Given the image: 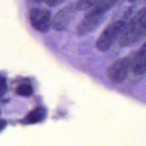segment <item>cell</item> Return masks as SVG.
<instances>
[{
  "mask_svg": "<svg viewBox=\"0 0 146 146\" xmlns=\"http://www.w3.org/2000/svg\"><path fill=\"white\" fill-rule=\"evenodd\" d=\"M118 0H97L77 27L78 35L84 36L94 31L104 19L107 11Z\"/></svg>",
  "mask_w": 146,
  "mask_h": 146,
  "instance_id": "obj_1",
  "label": "cell"
},
{
  "mask_svg": "<svg viewBox=\"0 0 146 146\" xmlns=\"http://www.w3.org/2000/svg\"><path fill=\"white\" fill-rule=\"evenodd\" d=\"M146 31V11L145 8L138 11L136 15L125 25L119 36L121 46H131L143 38Z\"/></svg>",
  "mask_w": 146,
  "mask_h": 146,
  "instance_id": "obj_2",
  "label": "cell"
},
{
  "mask_svg": "<svg viewBox=\"0 0 146 146\" xmlns=\"http://www.w3.org/2000/svg\"><path fill=\"white\" fill-rule=\"evenodd\" d=\"M125 25L124 21H116L108 25L97 39L96 46L98 50L103 52L108 51L119 37Z\"/></svg>",
  "mask_w": 146,
  "mask_h": 146,
  "instance_id": "obj_3",
  "label": "cell"
},
{
  "mask_svg": "<svg viewBox=\"0 0 146 146\" xmlns=\"http://www.w3.org/2000/svg\"><path fill=\"white\" fill-rule=\"evenodd\" d=\"M131 68V60L128 57L118 58L107 68L108 79L113 83H121L125 81Z\"/></svg>",
  "mask_w": 146,
  "mask_h": 146,
  "instance_id": "obj_4",
  "label": "cell"
},
{
  "mask_svg": "<svg viewBox=\"0 0 146 146\" xmlns=\"http://www.w3.org/2000/svg\"><path fill=\"white\" fill-rule=\"evenodd\" d=\"M29 21L33 28L41 33L49 30L51 25V12L45 8H32L29 11Z\"/></svg>",
  "mask_w": 146,
  "mask_h": 146,
  "instance_id": "obj_5",
  "label": "cell"
},
{
  "mask_svg": "<svg viewBox=\"0 0 146 146\" xmlns=\"http://www.w3.org/2000/svg\"><path fill=\"white\" fill-rule=\"evenodd\" d=\"M76 11L75 4H69L61 9L51 20L53 28L57 31L66 29L74 19Z\"/></svg>",
  "mask_w": 146,
  "mask_h": 146,
  "instance_id": "obj_6",
  "label": "cell"
},
{
  "mask_svg": "<svg viewBox=\"0 0 146 146\" xmlns=\"http://www.w3.org/2000/svg\"><path fill=\"white\" fill-rule=\"evenodd\" d=\"M146 48L145 44L138 50V52L134 56L133 59L131 61V69L135 74L141 75L145 73L146 69Z\"/></svg>",
  "mask_w": 146,
  "mask_h": 146,
  "instance_id": "obj_7",
  "label": "cell"
},
{
  "mask_svg": "<svg viewBox=\"0 0 146 146\" xmlns=\"http://www.w3.org/2000/svg\"><path fill=\"white\" fill-rule=\"evenodd\" d=\"M46 117V110L45 108L38 106L31 110L24 118V123L34 124L44 121Z\"/></svg>",
  "mask_w": 146,
  "mask_h": 146,
  "instance_id": "obj_8",
  "label": "cell"
},
{
  "mask_svg": "<svg viewBox=\"0 0 146 146\" xmlns=\"http://www.w3.org/2000/svg\"><path fill=\"white\" fill-rule=\"evenodd\" d=\"M15 92L17 95L21 96L29 97L33 94V88L29 84H21L17 86Z\"/></svg>",
  "mask_w": 146,
  "mask_h": 146,
  "instance_id": "obj_9",
  "label": "cell"
},
{
  "mask_svg": "<svg viewBox=\"0 0 146 146\" xmlns=\"http://www.w3.org/2000/svg\"><path fill=\"white\" fill-rule=\"evenodd\" d=\"M7 89V80L4 77H0V98L5 94Z\"/></svg>",
  "mask_w": 146,
  "mask_h": 146,
  "instance_id": "obj_10",
  "label": "cell"
},
{
  "mask_svg": "<svg viewBox=\"0 0 146 146\" xmlns=\"http://www.w3.org/2000/svg\"><path fill=\"white\" fill-rule=\"evenodd\" d=\"M45 1L46 4L48 6V7H55V6L58 5L61 3L64 2L65 0H44Z\"/></svg>",
  "mask_w": 146,
  "mask_h": 146,
  "instance_id": "obj_11",
  "label": "cell"
},
{
  "mask_svg": "<svg viewBox=\"0 0 146 146\" xmlns=\"http://www.w3.org/2000/svg\"><path fill=\"white\" fill-rule=\"evenodd\" d=\"M7 123L5 120L0 119V132L5 128L6 125H7Z\"/></svg>",
  "mask_w": 146,
  "mask_h": 146,
  "instance_id": "obj_12",
  "label": "cell"
},
{
  "mask_svg": "<svg viewBox=\"0 0 146 146\" xmlns=\"http://www.w3.org/2000/svg\"><path fill=\"white\" fill-rule=\"evenodd\" d=\"M33 1H35V2L39 3V2H41V1H44V0H33Z\"/></svg>",
  "mask_w": 146,
  "mask_h": 146,
  "instance_id": "obj_13",
  "label": "cell"
}]
</instances>
